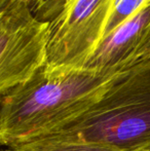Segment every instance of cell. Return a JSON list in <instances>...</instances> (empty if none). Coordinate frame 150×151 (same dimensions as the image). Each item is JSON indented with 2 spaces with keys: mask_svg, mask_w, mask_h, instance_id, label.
I'll list each match as a JSON object with an SVG mask.
<instances>
[{
  "mask_svg": "<svg viewBox=\"0 0 150 151\" xmlns=\"http://www.w3.org/2000/svg\"><path fill=\"white\" fill-rule=\"evenodd\" d=\"M48 28L25 0H0V96L45 65Z\"/></svg>",
  "mask_w": 150,
  "mask_h": 151,
  "instance_id": "obj_3",
  "label": "cell"
},
{
  "mask_svg": "<svg viewBox=\"0 0 150 151\" xmlns=\"http://www.w3.org/2000/svg\"><path fill=\"white\" fill-rule=\"evenodd\" d=\"M147 151H150V149H148V150H147Z\"/></svg>",
  "mask_w": 150,
  "mask_h": 151,
  "instance_id": "obj_11",
  "label": "cell"
},
{
  "mask_svg": "<svg viewBox=\"0 0 150 151\" xmlns=\"http://www.w3.org/2000/svg\"><path fill=\"white\" fill-rule=\"evenodd\" d=\"M35 18L50 23L59 16L69 0H25Z\"/></svg>",
  "mask_w": 150,
  "mask_h": 151,
  "instance_id": "obj_8",
  "label": "cell"
},
{
  "mask_svg": "<svg viewBox=\"0 0 150 151\" xmlns=\"http://www.w3.org/2000/svg\"><path fill=\"white\" fill-rule=\"evenodd\" d=\"M58 132L119 151L150 149V62L116 74L94 106Z\"/></svg>",
  "mask_w": 150,
  "mask_h": 151,
  "instance_id": "obj_2",
  "label": "cell"
},
{
  "mask_svg": "<svg viewBox=\"0 0 150 151\" xmlns=\"http://www.w3.org/2000/svg\"><path fill=\"white\" fill-rule=\"evenodd\" d=\"M150 0H112L110 16L103 38L126 22L128 19L134 16Z\"/></svg>",
  "mask_w": 150,
  "mask_h": 151,
  "instance_id": "obj_7",
  "label": "cell"
},
{
  "mask_svg": "<svg viewBox=\"0 0 150 151\" xmlns=\"http://www.w3.org/2000/svg\"><path fill=\"white\" fill-rule=\"evenodd\" d=\"M146 62H150V35L142 45L141 50H139L135 60V66L141 63H146Z\"/></svg>",
  "mask_w": 150,
  "mask_h": 151,
  "instance_id": "obj_9",
  "label": "cell"
},
{
  "mask_svg": "<svg viewBox=\"0 0 150 151\" xmlns=\"http://www.w3.org/2000/svg\"><path fill=\"white\" fill-rule=\"evenodd\" d=\"M5 151H119L110 145L88 141L78 134L57 132L36 138Z\"/></svg>",
  "mask_w": 150,
  "mask_h": 151,
  "instance_id": "obj_6",
  "label": "cell"
},
{
  "mask_svg": "<svg viewBox=\"0 0 150 151\" xmlns=\"http://www.w3.org/2000/svg\"><path fill=\"white\" fill-rule=\"evenodd\" d=\"M112 0H69L50 23L45 67L82 69L105 33Z\"/></svg>",
  "mask_w": 150,
  "mask_h": 151,
  "instance_id": "obj_4",
  "label": "cell"
},
{
  "mask_svg": "<svg viewBox=\"0 0 150 151\" xmlns=\"http://www.w3.org/2000/svg\"><path fill=\"white\" fill-rule=\"evenodd\" d=\"M150 35V1L106 35L82 69L115 75L134 67L139 50Z\"/></svg>",
  "mask_w": 150,
  "mask_h": 151,
  "instance_id": "obj_5",
  "label": "cell"
},
{
  "mask_svg": "<svg viewBox=\"0 0 150 151\" xmlns=\"http://www.w3.org/2000/svg\"><path fill=\"white\" fill-rule=\"evenodd\" d=\"M0 151H5V148H2L1 146H0Z\"/></svg>",
  "mask_w": 150,
  "mask_h": 151,
  "instance_id": "obj_10",
  "label": "cell"
},
{
  "mask_svg": "<svg viewBox=\"0 0 150 151\" xmlns=\"http://www.w3.org/2000/svg\"><path fill=\"white\" fill-rule=\"evenodd\" d=\"M115 75L41 67L0 96V146L12 148L60 131L94 106Z\"/></svg>",
  "mask_w": 150,
  "mask_h": 151,
  "instance_id": "obj_1",
  "label": "cell"
}]
</instances>
